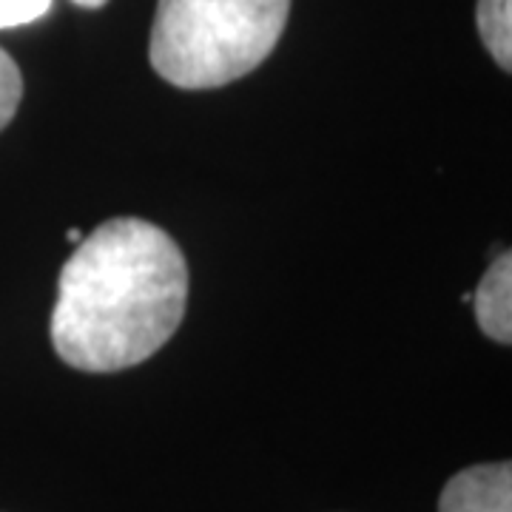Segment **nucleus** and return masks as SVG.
Segmentation results:
<instances>
[{
  "label": "nucleus",
  "mask_w": 512,
  "mask_h": 512,
  "mask_svg": "<svg viewBox=\"0 0 512 512\" xmlns=\"http://www.w3.org/2000/svg\"><path fill=\"white\" fill-rule=\"evenodd\" d=\"M476 319L493 342H512V259L510 254L495 256V262L481 276L476 288Z\"/></svg>",
  "instance_id": "obj_4"
},
{
  "label": "nucleus",
  "mask_w": 512,
  "mask_h": 512,
  "mask_svg": "<svg viewBox=\"0 0 512 512\" xmlns=\"http://www.w3.org/2000/svg\"><path fill=\"white\" fill-rule=\"evenodd\" d=\"M291 0H157L151 66L177 89H220L274 52Z\"/></svg>",
  "instance_id": "obj_2"
},
{
  "label": "nucleus",
  "mask_w": 512,
  "mask_h": 512,
  "mask_svg": "<svg viewBox=\"0 0 512 512\" xmlns=\"http://www.w3.org/2000/svg\"><path fill=\"white\" fill-rule=\"evenodd\" d=\"M52 0H0V29H15L49 15Z\"/></svg>",
  "instance_id": "obj_7"
},
{
  "label": "nucleus",
  "mask_w": 512,
  "mask_h": 512,
  "mask_svg": "<svg viewBox=\"0 0 512 512\" xmlns=\"http://www.w3.org/2000/svg\"><path fill=\"white\" fill-rule=\"evenodd\" d=\"M188 302L180 245L154 222L117 217L77 242L57 282L52 345L86 373L151 359L177 333Z\"/></svg>",
  "instance_id": "obj_1"
},
{
  "label": "nucleus",
  "mask_w": 512,
  "mask_h": 512,
  "mask_svg": "<svg viewBox=\"0 0 512 512\" xmlns=\"http://www.w3.org/2000/svg\"><path fill=\"white\" fill-rule=\"evenodd\" d=\"M439 512H512L510 461L467 467L444 484Z\"/></svg>",
  "instance_id": "obj_3"
},
{
  "label": "nucleus",
  "mask_w": 512,
  "mask_h": 512,
  "mask_svg": "<svg viewBox=\"0 0 512 512\" xmlns=\"http://www.w3.org/2000/svg\"><path fill=\"white\" fill-rule=\"evenodd\" d=\"M77 6H83V9H100V6H106L109 0H74Z\"/></svg>",
  "instance_id": "obj_8"
},
{
  "label": "nucleus",
  "mask_w": 512,
  "mask_h": 512,
  "mask_svg": "<svg viewBox=\"0 0 512 512\" xmlns=\"http://www.w3.org/2000/svg\"><path fill=\"white\" fill-rule=\"evenodd\" d=\"M478 32L493 60L510 72L512 69V0H478Z\"/></svg>",
  "instance_id": "obj_5"
},
{
  "label": "nucleus",
  "mask_w": 512,
  "mask_h": 512,
  "mask_svg": "<svg viewBox=\"0 0 512 512\" xmlns=\"http://www.w3.org/2000/svg\"><path fill=\"white\" fill-rule=\"evenodd\" d=\"M66 237L72 239V242H80V239H83V237H80V231H77V228H74V231H69Z\"/></svg>",
  "instance_id": "obj_9"
},
{
  "label": "nucleus",
  "mask_w": 512,
  "mask_h": 512,
  "mask_svg": "<svg viewBox=\"0 0 512 512\" xmlns=\"http://www.w3.org/2000/svg\"><path fill=\"white\" fill-rule=\"evenodd\" d=\"M23 97V74L18 63L0 49V131L9 126Z\"/></svg>",
  "instance_id": "obj_6"
}]
</instances>
